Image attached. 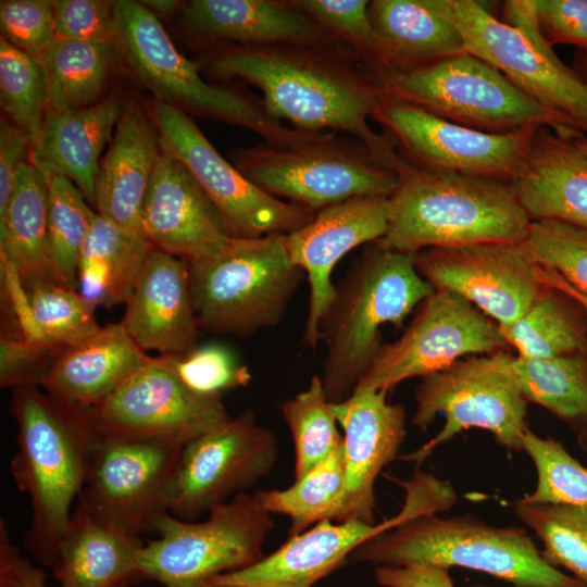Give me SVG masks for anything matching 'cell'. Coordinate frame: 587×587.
<instances>
[{"label":"cell","instance_id":"1","mask_svg":"<svg viewBox=\"0 0 587 587\" xmlns=\"http://www.w3.org/2000/svg\"><path fill=\"white\" fill-rule=\"evenodd\" d=\"M209 67L221 78H240L255 86L275 120L302 130L353 137L378 163L396 172L400 153L394 139L375 132L369 122L382 98L379 86L350 52L235 45L213 53Z\"/></svg>","mask_w":587,"mask_h":587},{"label":"cell","instance_id":"2","mask_svg":"<svg viewBox=\"0 0 587 587\" xmlns=\"http://www.w3.org/2000/svg\"><path fill=\"white\" fill-rule=\"evenodd\" d=\"M10 407L17 426L11 474L32 509L24 544L52 566L102 432L93 408L36 386L12 389Z\"/></svg>","mask_w":587,"mask_h":587},{"label":"cell","instance_id":"3","mask_svg":"<svg viewBox=\"0 0 587 587\" xmlns=\"http://www.w3.org/2000/svg\"><path fill=\"white\" fill-rule=\"evenodd\" d=\"M388 227L376 240L407 253L485 241L523 242L530 220L508 183L417 166L400 154Z\"/></svg>","mask_w":587,"mask_h":587},{"label":"cell","instance_id":"4","mask_svg":"<svg viewBox=\"0 0 587 587\" xmlns=\"http://www.w3.org/2000/svg\"><path fill=\"white\" fill-rule=\"evenodd\" d=\"M351 265L321 326L326 352L320 375L327 400L344 401L374 362L380 327L399 328L435 290L420 275L414 253L371 242Z\"/></svg>","mask_w":587,"mask_h":587},{"label":"cell","instance_id":"5","mask_svg":"<svg viewBox=\"0 0 587 587\" xmlns=\"http://www.w3.org/2000/svg\"><path fill=\"white\" fill-rule=\"evenodd\" d=\"M350 562L380 565L460 566L513 587H586L550 564L524 528L489 525L473 515L409 516L362 542Z\"/></svg>","mask_w":587,"mask_h":587},{"label":"cell","instance_id":"6","mask_svg":"<svg viewBox=\"0 0 587 587\" xmlns=\"http://www.w3.org/2000/svg\"><path fill=\"white\" fill-rule=\"evenodd\" d=\"M438 3L461 33L466 52L501 72L562 126L587 133V84L542 36L535 0L504 1L502 21L475 0Z\"/></svg>","mask_w":587,"mask_h":587},{"label":"cell","instance_id":"7","mask_svg":"<svg viewBox=\"0 0 587 587\" xmlns=\"http://www.w3.org/2000/svg\"><path fill=\"white\" fill-rule=\"evenodd\" d=\"M189 271L199 327L236 336L277 325L304 275L283 234L230 238L218 254L189 262Z\"/></svg>","mask_w":587,"mask_h":587},{"label":"cell","instance_id":"8","mask_svg":"<svg viewBox=\"0 0 587 587\" xmlns=\"http://www.w3.org/2000/svg\"><path fill=\"white\" fill-rule=\"evenodd\" d=\"M114 8L116 46L161 102L246 127L276 146L303 141L317 133L285 126L267 113L262 101L207 83L197 64L178 52L158 16L141 2L118 0Z\"/></svg>","mask_w":587,"mask_h":587},{"label":"cell","instance_id":"9","mask_svg":"<svg viewBox=\"0 0 587 587\" xmlns=\"http://www.w3.org/2000/svg\"><path fill=\"white\" fill-rule=\"evenodd\" d=\"M234 162L263 191L313 212L357 196L389 197L398 180L361 141L335 132L291 145L240 149Z\"/></svg>","mask_w":587,"mask_h":587},{"label":"cell","instance_id":"10","mask_svg":"<svg viewBox=\"0 0 587 587\" xmlns=\"http://www.w3.org/2000/svg\"><path fill=\"white\" fill-rule=\"evenodd\" d=\"M373 77L383 96L476 130L503 134L562 126L501 72L470 52Z\"/></svg>","mask_w":587,"mask_h":587},{"label":"cell","instance_id":"11","mask_svg":"<svg viewBox=\"0 0 587 587\" xmlns=\"http://www.w3.org/2000/svg\"><path fill=\"white\" fill-rule=\"evenodd\" d=\"M512 359L507 351L471 355L423 377L414 394L412 424L426 429L437 414L446 422L434 438L402 458L421 464L435 448L474 427L490 432L507 450L524 452L527 401L512 373Z\"/></svg>","mask_w":587,"mask_h":587},{"label":"cell","instance_id":"12","mask_svg":"<svg viewBox=\"0 0 587 587\" xmlns=\"http://www.w3.org/2000/svg\"><path fill=\"white\" fill-rule=\"evenodd\" d=\"M208 514L202 522L161 514L152 527L157 539L139 553L142 578L163 586L195 584L246 569L264 557L262 546L274 522L255 494H238Z\"/></svg>","mask_w":587,"mask_h":587},{"label":"cell","instance_id":"13","mask_svg":"<svg viewBox=\"0 0 587 587\" xmlns=\"http://www.w3.org/2000/svg\"><path fill=\"white\" fill-rule=\"evenodd\" d=\"M276 436L247 409L182 448L166 491V511L195 521L271 473Z\"/></svg>","mask_w":587,"mask_h":587},{"label":"cell","instance_id":"14","mask_svg":"<svg viewBox=\"0 0 587 587\" xmlns=\"http://www.w3.org/2000/svg\"><path fill=\"white\" fill-rule=\"evenodd\" d=\"M152 120L163 148L191 172L217 210L232 238L289 234L315 212L260 189L212 146L183 109L159 101Z\"/></svg>","mask_w":587,"mask_h":587},{"label":"cell","instance_id":"15","mask_svg":"<svg viewBox=\"0 0 587 587\" xmlns=\"http://www.w3.org/2000/svg\"><path fill=\"white\" fill-rule=\"evenodd\" d=\"M508 346L498 325L471 302L454 292L435 291L401 337L382 346L355 389L388 392L405 379L426 377L466 355L494 354Z\"/></svg>","mask_w":587,"mask_h":587},{"label":"cell","instance_id":"16","mask_svg":"<svg viewBox=\"0 0 587 587\" xmlns=\"http://www.w3.org/2000/svg\"><path fill=\"white\" fill-rule=\"evenodd\" d=\"M372 120L394 139L400 154L417 166L508 184L524 163L538 128L485 133L383 95Z\"/></svg>","mask_w":587,"mask_h":587},{"label":"cell","instance_id":"17","mask_svg":"<svg viewBox=\"0 0 587 587\" xmlns=\"http://www.w3.org/2000/svg\"><path fill=\"white\" fill-rule=\"evenodd\" d=\"M183 447L101 435L77 499L101 522L137 538L166 511V491Z\"/></svg>","mask_w":587,"mask_h":587},{"label":"cell","instance_id":"18","mask_svg":"<svg viewBox=\"0 0 587 587\" xmlns=\"http://www.w3.org/2000/svg\"><path fill=\"white\" fill-rule=\"evenodd\" d=\"M93 409L103 434L178 447L232 417L222 396L191 390L159 355H149Z\"/></svg>","mask_w":587,"mask_h":587},{"label":"cell","instance_id":"19","mask_svg":"<svg viewBox=\"0 0 587 587\" xmlns=\"http://www.w3.org/2000/svg\"><path fill=\"white\" fill-rule=\"evenodd\" d=\"M414 263L435 291L461 296L499 327L519 320L546 288L523 242L426 248Z\"/></svg>","mask_w":587,"mask_h":587},{"label":"cell","instance_id":"20","mask_svg":"<svg viewBox=\"0 0 587 587\" xmlns=\"http://www.w3.org/2000/svg\"><path fill=\"white\" fill-rule=\"evenodd\" d=\"M389 198L364 195L315 212L302 227L285 235L290 261L300 267L310 287L303 344L321 342V326L336 295L332 273L349 251L382 239L388 227Z\"/></svg>","mask_w":587,"mask_h":587},{"label":"cell","instance_id":"21","mask_svg":"<svg viewBox=\"0 0 587 587\" xmlns=\"http://www.w3.org/2000/svg\"><path fill=\"white\" fill-rule=\"evenodd\" d=\"M140 218L153 247L188 263L218 254L232 238L188 167L162 146Z\"/></svg>","mask_w":587,"mask_h":587},{"label":"cell","instance_id":"22","mask_svg":"<svg viewBox=\"0 0 587 587\" xmlns=\"http://www.w3.org/2000/svg\"><path fill=\"white\" fill-rule=\"evenodd\" d=\"M387 394L355 389L330 403L344 432L346 492L339 522L375 524V480L397 458L405 436V409L387 402Z\"/></svg>","mask_w":587,"mask_h":587},{"label":"cell","instance_id":"23","mask_svg":"<svg viewBox=\"0 0 587 587\" xmlns=\"http://www.w3.org/2000/svg\"><path fill=\"white\" fill-rule=\"evenodd\" d=\"M125 305L121 323L145 352L179 354L197 346L187 261L153 247Z\"/></svg>","mask_w":587,"mask_h":587},{"label":"cell","instance_id":"24","mask_svg":"<svg viewBox=\"0 0 587 587\" xmlns=\"http://www.w3.org/2000/svg\"><path fill=\"white\" fill-rule=\"evenodd\" d=\"M404 516L400 511L395 517L379 524L353 520L336 523L322 521L289 536L277 550L254 564L208 580L242 587H313L344 564L362 542L395 526Z\"/></svg>","mask_w":587,"mask_h":587},{"label":"cell","instance_id":"25","mask_svg":"<svg viewBox=\"0 0 587 587\" xmlns=\"http://www.w3.org/2000/svg\"><path fill=\"white\" fill-rule=\"evenodd\" d=\"M182 17L186 28L203 40L350 52L291 0H192Z\"/></svg>","mask_w":587,"mask_h":587},{"label":"cell","instance_id":"26","mask_svg":"<svg viewBox=\"0 0 587 587\" xmlns=\"http://www.w3.org/2000/svg\"><path fill=\"white\" fill-rule=\"evenodd\" d=\"M566 127H538L509 185L530 221L554 220L587 229V158Z\"/></svg>","mask_w":587,"mask_h":587},{"label":"cell","instance_id":"27","mask_svg":"<svg viewBox=\"0 0 587 587\" xmlns=\"http://www.w3.org/2000/svg\"><path fill=\"white\" fill-rule=\"evenodd\" d=\"M160 152L154 123L149 122L137 103L128 104L99 165L95 192L98 213L142 234L141 209Z\"/></svg>","mask_w":587,"mask_h":587},{"label":"cell","instance_id":"28","mask_svg":"<svg viewBox=\"0 0 587 587\" xmlns=\"http://www.w3.org/2000/svg\"><path fill=\"white\" fill-rule=\"evenodd\" d=\"M122 111L115 99L66 112L48 109L29 162L47 179L54 175L70 178L95 205L99 158Z\"/></svg>","mask_w":587,"mask_h":587},{"label":"cell","instance_id":"29","mask_svg":"<svg viewBox=\"0 0 587 587\" xmlns=\"http://www.w3.org/2000/svg\"><path fill=\"white\" fill-rule=\"evenodd\" d=\"M148 358L121 322L108 324L64 349L41 387L63 400L95 408Z\"/></svg>","mask_w":587,"mask_h":587},{"label":"cell","instance_id":"30","mask_svg":"<svg viewBox=\"0 0 587 587\" xmlns=\"http://www.w3.org/2000/svg\"><path fill=\"white\" fill-rule=\"evenodd\" d=\"M143 544L91 515L76 502L52 565L60 587H117L142 580Z\"/></svg>","mask_w":587,"mask_h":587},{"label":"cell","instance_id":"31","mask_svg":"<svg viewBox=\"0 0 587 587\" xmlns=\"http://www.w3.org/2000/svg\"><path fill=\"white\" fill-rule=\"evenodd\" d=\"M369 14L384 54L380 74L419 68L466 52L461 33L438 0H373Z\"/></svg>","mask_w":587,"mask_h":587},{"label":"cell","instance_id":"32","mask_svg":"<svg viewBox=\"0 0 587 587\" xmlns=\"http://www.w3.org/2000/svg\"><path fill=\"white\" fill-rule=\"evenodd\" d=\"M153 245L96 213L77 268V291L93 308L125 303Z\"/></svg>","mask_w":587,"mask_h":587},{"label":"cell","instance_id":"33","mask_svg":"<svg viewBox=\"0 0 587 587\" xmlns=\"http://www.w3.org/2000/svg\"><path fill=\"white\" fill-rule=\"evenodd\" d=\"M0 255L23 287L41 280L61 283L48 255V179L29 161L20 167L8 208L0 216Z\"/></svg>","mask_w":587,"mask_h":587},{"label":"cell","instance_id":"34","mask_svg":"<svg viewBox=\"0 0 587 587\" xmlns=\"http://www.w3.org/2000/svg\"><path fill=\"white\" fill-rule=\"evenodd\" d=\"M499 330L523 358L587 353V310L572 296L548 285L519 320Z\"/></svg>","mask_w":587,"mask_h":587},{"label":"cell","instance_id":"35","mask_svg":"<svg viewBox=\"0 0 587 587\" xmlns=\"http://www.w3.org/2000/svg\"><path fill=\"white\" fill-rule=\"evenodd\" d=\"M116 43L55 38L38 59L48 109L66 112L99 101L115 57Z\"/></svg>","mask_w":587,"mask_h":587},{"label":"cell","instance_id":"36","mask_svg":"<svg viewBox=\"0 0 587 587\" xmlns=\"http://www.w3.org/2000/svg\"><path fill=\"white\" fill-rule=\"evenodd\" d=\"M23 289L24 301L13 317L21 339L67 348L100 328L95 309L77 290L57 280L36 282Z\"/></svg>","mask_w":587,"mask_h":587},{"label":"cell","instance_id":"37","mask_svg":"<svg viewBox=\"0 0 587 587\" xmlns=\"http://www.w3.org/2000/svg\"><path fill=\"white\" fill-rule=\"evenodd\" d=\"M512 373L527 402L575 432L587 430V353L545 359L513 357Z\"/></svg>","mask_w":587,"mask_h":587},{"label":"cell","instance_id":"38","mask_svg":"<svg viewBox=\"0 0 587 587\" xmlns=\"http://www.w3.org/2000/svg\"><path fill=\"white\" fill-rule=\"evenodd\" d=\"M346 492L344 445L334 454L311 469L285 489L255 492L270 514L289 517V536L319 522L340 521Z\"/></svg>","mask_w":587,"mask_h":587},{"label":"cell","instance_id":"39","mask_svg":"<svg viewBox=\"0 0 587 587\" xmlns=\"http://www.w3.org/2000/svg\"><path fill=\"white\" fill-rule=\"evenodd\" d=\"M67 177L48 178V255L58 279L77 290V268L96 212Z\"/></svg>","mask_w":587,"mask_h":587},{"label":"cell","instance_id":"40","mask_svg":"<svg viewBox=\"0 0 587 587\" xmlns=\"http://www.w3.org/2000/svg\"><path fill=\"white\" fill-rule=\"evenodd\" d=\"M295 446V479L325 461L344 445L320 375L280 405Z\"/></svg>","mask_w":587,"mask_h":587},{"label":"cell","instance_id":"41","mask_svg":"<svg viewBox=\"0 0 587 587\" xmlns=\"http://www.w3.org/2000/svg\"><path fill=\"white\" fill-rule=\"evenodd\" d=\"M513 509L542 542L545 559L565 567L587 587V508L520 499Z\"/></svg>","mask_w":587,"mask_h":587},{"label":"cell","instance_id":"42","mask_svg":"<svg viewBox=\"0 0 587 587\" xmlns=\"http://www.w3.org/2000/svg\"><path fill=\"white\" fill-rule=\"evenodd\" d=\"M0 104L11 122L37 141L48 110L45 76L37 59L0 40Z\"/></svg>","mask_w":587,"mask_h":587},{"label":"cell","instance_id":"43","mask_svg":"<svg viewBox=\"0 0 587 587\" xmlns=\"http://www.w3.org/2000/svg\"><path fill=\"white\" fill-rule=\"evenodd\" d=\"M523 451L535 465L537 484L522 501L587 508V467L573 458L561 441L542 438L527 428Z\"/></svg>","mask_w":587,"mask_h":587},{"label":"cell","instance_id":"44","mask_svg":"<svg viewBox=\"0 0 587 587\" xmlns=\"http://www.w3.org/2000/svg\"><path fill=\"white\" fill-rule=\"evenodd\" d=\"M341 42L372 76L384 72V54L367 0H291Z\"/></svg>","mask_w":587,"mask_h":587},{"label":"cell","instance_id":"45","mask_svg":"<svg viewBox=\"0 0 587 587\" xmlns=\"http://www.w3.org/2000/svg\"><path fill=\"white\" fill-rule=\"evenodd\" d=\"M523 245L540 266L587 295V229L554 220L532 221Z\"/></svg>","mask_w":587,"mask_h":587},{"label":"cell","instance_id":"46","mask_svg":"<svg viewBox=\"0 0 587 587\" xmlns=\"http://www.w3.org/2000/svg\"><path fill=\"white\" fill-rule=\"evenodd\" d=\"M191 390L202 395H218L245 387L251 380L247 366L233 352L217 344L196 346L179 354L159 355Z\"/></svg>","mask_w":587,"mask_h":587},{"label":"cell","instance_id":"47","mask_svg":"<svg viewBox=\"0 0 587 587\" xmlns=\"http://www.w3.org/2000/svg\"><path fill=\"white\" fill-rule=\"evenodd\" d=\"M0 28L1 38L38 60L57 38L53 1H1Z\"/></svg>","mask_w":587,"mask_h":587},{"label":"cell","instance_id":"48","mask_svg":"<svg viewBox=\"0 0 587 587\" xmlns=\"http://www.w3.org/2000/svg\"><path fill=\"white\" fill-rule=\"evenodd\" d=\"M64 347L18 338H0V386H41Z\"/></svg>","mask_w":587,"mask_h":587},{"label":"cell","instance_id":"49","mask_svg":"<svg viewBox=\"0 0 587 587\" xmlns=\"http://www.w3.org/2000/svg\"><path fill=\"white\" fill-rule=\"evenodd\" d=\"M53 4L57 38L116 43L114 1L57 0Z\"/></svg>","mask_w":587,"mask_h":587},{"label":"cell","instance_id":"50","mask_svg":"<svg viewBox=\"0 0 587 587\" xmlns=\"http://www.w3.org/2000/svg\"><path fill=\"white\" fill-rule=\"evenodd\" d=\"M539 29L553 48L570 43L587 50V0H535Z\"/></svg>","mask_w":587,"mask_h":587},{"label":"cell","instance_id":"51","mask_svg":"<svg viewBox=\"0 0 587 587\" xmlns=\"http://www.w3.org/2000/svg\"><path fill=\"white\" fill-rule=\"evenodd\" d=\"M33 146L29 134L8 118L0 120V216L8 208L20 167Z\"/></svg>","mask_w":587,"mask_h":587},{"label":"cell","instance_id":"52","mask_svg":"<svg viewBox=\"0 0 587 587\" xmlns=\"http://www.w3.org/2000/svg\"><path fill=\"white\" fill-rule=\"evenodd\" d=\"M0 587H47L45 572L24 559L11 542L3 519L0 521Z\"/></svg>","mask_w":587,"mask_h":587},{"label":"cell","instance_id":"53","mask_svg":"<svg viewBox=\"0 0 587 587\" xmlns=\"http://www.w3.org/2000/svg\"><path fill=\"white\" fill-rule=\"evenodd\" d=\"M374 574L382 587H454L449 569L432 564L380 565Z\"/></svg>","mask_w":587,"mask_h":587},{"label":"cell","instance_id":"54","mask_svg":"<svg viewBox=\"0 0 587 587\" xmlns=\"http://www.w3.org/2000/svg\"><path fill=\"white\" fill-rule=\"evenodd\" d=\"M537 272H538L539 279L542 284L558 288L566 292L567 295L576 299L587 310V295L586 294L576 289L569 282H566L560 274H558L555 271L549 267L537 265Z\"/></svg>","mask_w":587,"mask_h":587},{"label":"cell","instance_id":"55","mask_svg":"<svg viewBox=\"0 0 587 587\" xmlns=\"http://www.w3.org/2000/svg\"><path fill=\"white\" fill-rule=\"evenodd\" d=\"M141 3L154 14L159 13L163 15L173 13L179 4L178 1L173 0H149L142 1Z\"/></svg>","mask_w":587,"mask_h":587},{"label":"cell","instance_id":"56","mask_svg":"<svg viewBox=\"0 0 587 587\" xmlns=\"http://www.w3.org/2000/svg\"><path fill=\"white\" fill-rule=\"evenodd\" d=\"M572 68L587 84V50L577 49L574 54Z\"/></svg>","mask_w":587,"mask_h":587},{"label":"cell","instance_id":"57","mask_svg":"<svg viewBox=\"0 0 587 587\" xmlns=\"http://www.w3.org/2000/svg\"><path fill=\"white\" fill-rule=\"evenodd\" d=\"M566 133L573 140V142L579 148V150L585 154L587 158V136L577 129L566 127Z\"/></svg>","mask_w":587,"mask_h":587},{"label":"cell","instance_id":"58","mask_svg":"<svg viewBox=\"0 0 587 587\" xmlns=\"http://www.w3.org/2000/svg\"><path fill=\"white\" fill-rule=\"evenodd\" d=\"M163 587H242V586L220 585L210 580H204V582H199V583L188 584V585L163 586Z\"/></svg>","mask_w":587,"mask_h":587},{"label":"cell","instance_id":"59","mask_svg":"<svg viewBox=\"0 0 587 587\" xmlns=\"http://www.w3.org/2000/svg\"><path fill=\"white\" fill-rule=\"evenodd\" d=\"M577 444L587 453V430L577 434Z\"/></svg>","mask_w":587,"mask_h":587},{"label":"cell","instance_id":"60","mask_svg":"<svg viewBox=\"0 0 587 587\" xmlns=\"http://www.w3.org/2000/svg\"><path fill=\"white\" fill-rule=\"evenodd\" d=\"M117 587H128V586H117Z\"/></svg>","mask_w":587,"mask_h":587}]
</instances>
